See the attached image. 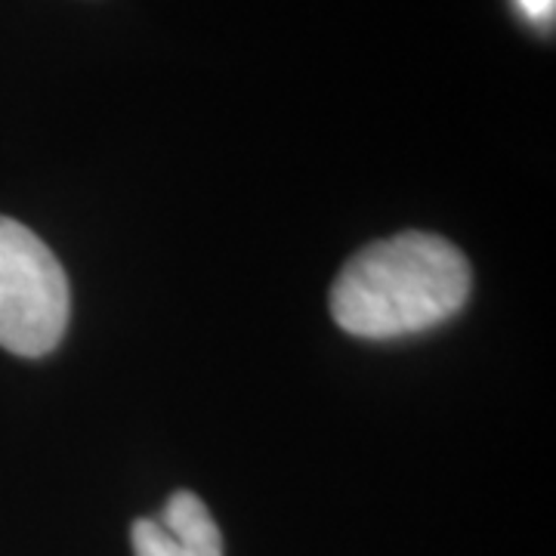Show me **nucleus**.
<instances>
[{"label":"nucleus","mask_w":556,"mask_h":556,"mask_svg":"<svg viewBox=\"0 0 556 556\" xmlns=\"http://www.w3.org/2000/svg\"><path fill=\"white\" fill-rule=\"evenodd\" d=\"M470 298V263L452 241L402 232L362 248L331 288V316L346 334L390 340L452 318Z\"/></svg>","instance_id":"f257e3e1"},{"label":"nucleus","mask_w":556,"mask_h":556,"mask_svg":"<svg viewBox=\"0 0 556 556\" xmlns=\"http://www.w3.org/2000/svg\"><path fill=\"white\" fill-rule=\"evenodd\" d=\"M72 294L56 254L16 219L0 217V346L38 358L60 346Z\"/></svg>","instance_id":"f03ea898"},{"label":"nucleus","mask_w":556,"mask_h":556,"mask_svg":"<svg viewBox=\"0 0 556 556\" xmlns=\"http://www.w3.org/2000/svg\"><path fill=\"white\" fill-rule=\"evenodd\" d=\"M130 544L137 556H223L217 522L192 492H174L159 519H137Z\"/></svg>","instance_id":"7ed1b4c3"},{"label":"nucleus","mask_w":556,"mask_h":556,"mask_svg":"<svg viewBox=\"0 0 556 556\" xmlns=\"http://www.w3.org/2000/svg\"><path fill=\"white\" fill-rule=\"evenodd\" d=\"M517 7L529 22H551L554 20L556 0H517Z\"/></svg>","instance_id":"20e7f679"}]
</instances>
